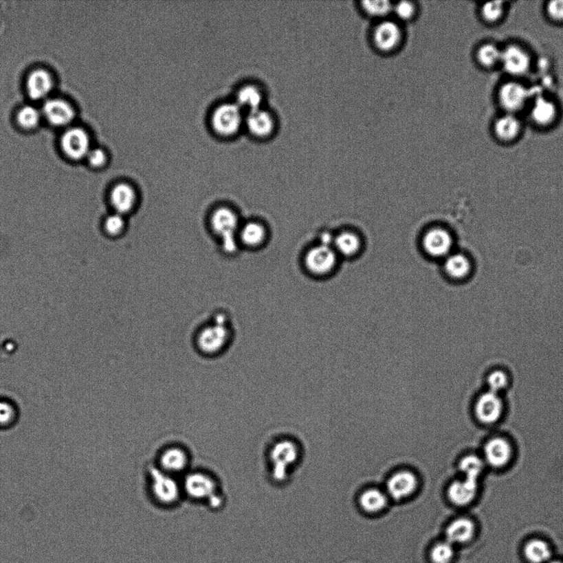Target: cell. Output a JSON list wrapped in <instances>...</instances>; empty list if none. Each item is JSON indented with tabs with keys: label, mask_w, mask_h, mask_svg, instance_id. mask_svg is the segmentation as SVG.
I'll return each instance as SVG.
<instances>
[{
	"label": "cell",
	"mask_w": 563,
	"mask_h": 563,
	"mask_svg": "<svg viewBox=\"0 0 563 563\" xmlns=\"http://www.w3.org/2000/svg\"><path fill=\"white\" fill-rule=\"evenodd\" d=\"M184 495L195 503H203L212 509L223 504V494L219 481L210 472L204 470L188 472L182 484Z\"/></svg>",
	"instance_id": "1"
},
{
	"label": "cell",
	"mask_w": 563,
	"mask_h": 563,
	"mask_svg": "<svg viewBox=\"0 0 563 563\" xmlns=\"http://www.w3.org/2000/svg\"><path fill=\"white\" fill-rule=\"evenodd\" d=\"M148 487L153 503L162 508L176 507L184 496L182 484L175 476L160 470L154 463L147 468Z\"/></svg>",
	"instance_id": "2"
},
{
	"label": "cell",
	"mask_w": 563,
	"mask_h": 563,
	"mask_svg": "<svg viewBox=\"0 0 563 563\" xmlns=\"http://www.w3.org/2000/svg\"><path fill=\"white\" fill-rule=\"evenodd\" d=\"M211 226L213 232L220 238L224 252L228 254L236 253L239 248L238 232L241 227L236 213L228 207L217 208L212 213Z\"/></svg>",
	"instance_id": "3"
},
{
	"label": "cell",
	"mask_w": 563,
	"mask_h": 563,
	"mask_svg": "<svg viewBox=\"0 0 563 563\" xmlns=\"http://www.w3.org/2000/svg\"><path fill=\"white\" fill-rule=\"evenodd\" d=\"M230 340V330L227 318L219 314L214 322L199 332L197 345L201 352L207 356H214L223 352Z\"/></svg>",
	"instance_id": "4"
},
{
	"label": "cell",
	"mask_w": 563,
	"mask_h": 563,
	"mask_svg": "<svg viewBox=\"0 0 563 563\" xmlns=\"http://www.w3.org/2000/svg\"><path fill=\"white\" fill-rule=\"evenodd\" d=\"M404 41V28L396 19L380 20L373 27L372 42L377 50L382 53L387 54L397 51Z\"/></svg>",
	"instance_id": "5"
},
{
	"label": "cell",
	"mask_w": 563,
	"mask_h": 563,
	"mask_svg": "<svg viewBox=\"0 0 563 563\" xmlns=\"http://www.w3.org/2000/svg\"><path fill=\"white\" fill-rule=\"evenodd\" d=\"M269 458L273 479L277 482H283L287 479L289 468L298 459V447L290 441H279L270 450Z\"/></svg>",
	"instance_id": "6"
},
{
	"label": "cell",
	"mask_w": 563,
	"mask_h": 563,
	"mask_svg": "<svg viewBox=\"0 0 563 563\" xmlns=\"http://www.w3.org/2000/svg\"><path fill=\"white\" fill-rule=\"evenodd\" d=\"M191 463L190 455L184 446H168L160 450L157 457V466L166 474L176 476L188 472Z\"/></svg>",
	"instance_id": "7"
},
{
	"label": "cell",
	"mask_w": 563,
	"mask_h": 563,
	"mask_svg": "<svg viewBox=\"0 0 563 563\" xmlns=\"http://www.w3.org/2000/svg\"><path fill=\"white\" fill-rule=\"evenodd\" d=\"M242 122L241 106L235 104L221 105L212 116V126L221 135H231L239 130Z\"/></svg>",
	"instance_id": "8"
},
{
	"label": "cell",
	"mask_w": 563,
	"mask_h": 563,
	"mask_svg": "<svg viewBox=\"0 0 563 563\" xmlns=\"http://www.w3.org/2000/svg\"><path fill=\"white\" fill-rule=\"evenodd\" d=\"M336 253L330 246L320 245L311 249L306 255V266L312 274L324 275L335 268Z\"/></svg>",
	"instance_id": "9"
},
{
	"label": "cell",
	"mask_w": 563,
	"mask_h": 563,
	"mask_svg": "<svg viewBox=\"0 0 563 563\" xmlns=\"http://www.w3.org/2000/svg\"><path fill=\"white\" fill-rule=\"evenodd\" d=\"M60 142L65 154L71 159H83L90 151V141L87 133L78 127H73L65 131Z\"/></svg>",
	"instance_id": "10"
},
{
	"label": "cell",
	"mask_w": 563,
	"mask_h": 563,
	"mask_svg": "<svg viewBox=\"0 0 563 563\" xmlns=\"http://www.w3.org/2000/svg\"><path fill=\"white\" fill-rule=\"evenodd\" d=\"M453 245V237L448 230L442 228L429 230L423 238V246L426 252L434 257H447Z\"/></svg>",
	"instance_id": "11"
},
{
	"label": "cell",
	"mask_w": 563,
	"mask_h": 563,
	"mask_svg": "<svg viewBox=\"0 0 563 563\" xmlns=\"http://www.w3.org/2000/svg\"><path fill=\"white\" fill-rule=\"evenodd\" d=\"M43 112L47 121L56 126L69 124L76 115L71 105L60 98H52L45 102Z\"/></svg>",
	"instance_id": "12"
},
{
	"label": "cell",
	"mask_w": 563,
	"mask_h": 563,
	"mask_svg": "<svg viewBox=\"0 0 563 563\" xmlns=\"http://www.w3.org/2000/svg\"><path fill=\"white\" fill-rule=\"evenodd\" d=\"M110 203L114 212L126 216L137 205V195L135 189L127 183H119L110 192Z\"/></svg>",
	"instance_id": "13"
},
{
	"label": "cell",
	"mask_w": 563,
	"mask_h": 563,
	"mask_svg": "<svg viewBox=\"0 0 563 563\" xmlns=\"http://www.w3.org/2000/svg\"><path fill=\"white\" fill-rule=\"evenodd\" d=\"M417 476L410 471H400L394 474L388 483V491L393 498L401 500L412 496L417 491Z\"/></svg>",
	"instance_id": "14"
},
{
	"label": "cell",
	"mask_w": 563,
	"mask_h": 563,
	"mask_svg": "<svg viewBox=\"0 0 563 563\" xmlns=\"http://www.w3.org/2000/svg\"><path fill=\"white\" fill-rule=\"evenodd\" d=\"M503 412V404L496 393L487 392L479 398L476 405V414L479 420L487 424L498 421Z\"/></svg>",
	"instance_id": "15"
},
{
	"label": "cell",
	"mask_w": 563,
	"mask_h": 563,
	"mask_svg": "<svg viewBox=\"0 0 563 563\" xmlns=\"http://www.w3.org/2000/svg\"><path fill=\"white\" fill-rule=\"evenodd\" d=\"M501 62L505 71L513 76L524 75L529 68V57L524 50L516 46H509L501 51Z\"/></svg>",
	"instance_id": "16"
},
{
	"label": "cell",
	"mask_w": 563,
	"mask_h": 563,
	"mask_svg": "<svg viewBox=\"0 0 563 563\" xmlns=\"http://www.w3.org/2000/svg\"><path fill=\"white\" fill-rule=\"evenodd\" d=\"M499 97L503 108L513 113L523 108L527 100L528 92L523 85L509 82L500 88Z\"/></svg>",
	"instance_id": "17"
},
{
	"label": "cell",
	"mask_w": 563,
	"mask_h": 563,
	"mask_svg": "<svg viewBox=\"0 0 563 563\" xmlns=\"http://www.w3.org/2000/svg\"><path fill=\"white\" fill-rule=\"evenodd\" d=\"M52 88V78L44 69H36L27 77V91L32 100H43L50 93Z\"/></svg>",
	"instance_id": "18"
},
{
	"label": "cell",
	"mask_w": 563,
	"mask_h": 563,
	"mask_svg": "<svg viewBox=\"0 0 563 563\" xmlns=\"http://www.w3.org/2000/svg\"><path fill=\"white\" fill-rule=\"evenodd\" d=\"M484 453L489 464L494 467H503L511 457V447L505 439L494 438L487 443Z\"/></svg>",
	"instance_id": "19"
},
{
	"label": "cell",
	"mask_w": 563,
	"mask_h": 563,
	"mask_svg": "<svg viewBox=\"0 0 563 563\" xmlns=\"http://www.w3.org/2000/svg\"><path fill=\"white\" fill-rule=\"evenodd\" d=\"M478 492L476 480L465 479L452 483L448 491L450 499L455 505H465L475 498Z\"/></svg>",
	"instance_id": "20"
},
{
	"label": "cell",
	"mask_w": 563,
	"mask_h": 563,
	"mask_svg": "<svg viewBox=\"0 0 563 563\" xmlns=\"http://www.w3.org/2000/svg\"><path fill=\"white\" fill-rule=\"evenodd\" d=\"M246 123L250 133L260 137H268L274 128V121L267 111L256 109L250 111Z\"/></svg>",
	"instance_id": "21"
},
{
	"label": "cell",
	"mask_w": 563,
	"mask_h": 563,
	"mask_svg": "<svg viewBox=\"0 0 563 563\" xmlns=\"http://www.w3.org/2000/svg\"><path fill=\"white\" fill-rule=\"evenodd\" d=\"M267 237L265 226L258 222H248L241 226L238 238L250 248H257L264 244Z\"/></svg>",
	"instance_id": "22"
},
{
	"label": "cell",
	"mask_w": 563,
	"mask_h": 563,
	"mask_svg": "<svg viewBox=\"0 0 563 563\" xmlns=\"http://www.w3.org/2000/svg\"><path fill=\"white\" fill-rule=\"evenodd\" d=\"M445 271L452 279H466L472 273L470 259L462 253L450 254L445 259Z\"/></svg>",
	"instance_id": "23"
},
{
	"label": "cell",
	"mask_w": 563,
	"mask_h": 563,
	"mask_svg": "<svg viewBox=\"0 0 563 563\" xmlns=\"http://www.w3.org/2000/svg\"><path fill=\"white\" fill-rule=\"evenodd\" d=\"M475 532L474 524L470 520H456L447 529L448 542L450 544H463L470 541Z\"/></svg>",
	"instance_id": "24"
},
{
	"label": "cell",
	"mask_w": 563,
	"mask_h": 563,
	"mask_svg": "<svg viewBox=\"0 0 563 563\" xmlns=\"http://www.w3.org/2000/svg\"><path fill=\"white\" fill-rule=\"evenodd\" d=\"M557 110L553 102L544 97L537 98L532 108L531 116L538 125L551 124L556 117Z\"/></svg>",
	"instance_id": "25"
},
{
	"label": "cell",
	"mask_w": 563,
	"mask_h": 563,
	"mask_svg": "<svg viewBox=\"0 0 563 563\" xmlns=\"http://www.w3.org/2000/svg\"><path fill=\"white\" fill-rule=\"evenodd\" d=\"M360 503L365 512L377 513L383 511L387 507L388 498L384 492L372 488L365 491L361 495Z\"/></svg>",
	"instance_id": "26"
},
{
	"label": "cell",
	"mask_w": 563,
	"mask_h": 563,
	"mask_svg": "<svg viewBox=\"0 0 563 563\" xmlns=\"http://www.w3.org/2000/svg\"><path fill=\"white\" fill-rule=\"evenodd\" d=\"M520 130V121L511 114L505 115L499 118L495 125L497 137L505 141L515 139L519 134Z\"/></svg>",
	"instance_id": "27"
},
{
	"label": "cell",
	"mask_w": 563,
	"mask_h": 563,
	"mask_svg": "<svg viewBox=\"0 0 563 563\" xmlns=\"http://www.w3.org/2000/svg\"><path fill=\"white\" fill-rule=\"evenodd\" d=\"M361 7L365 14L380 21L393 14V3L388 0H364L361 2Z\"/></svg>",
	"instance_id": "28"
},
{
	"label": "cell",
	"mask_w": 563,
	"mask_h": 563,
	"mask_svg": "<svg viewBox=\"0 0 563 563\" xmlns=\"http://www.w3.org/2000/svg\"><path fill=\"white\" fill-rule=\"evenodd\" d=\"M334 244L337 252L345 257H351L359 252L360 240L356 234L351 232H344L336 236Z\"/></svg>",
	"instance_id": "29"
},
{
	"label": "cell",
	"mask_w": 563,
	"mask_h": 563,
	"mask_svg": "<svg viewBox=\"0 0 563 563\" xmlns=\"http://www.w3.org/2000/svg\"><path fill=\"white\" fill-rule=\"evenodd\" d=\"M525 553L526 558L532 563H545L551 558V549L545 542L534 540L528 542L525 546Z\"/></svg>",
	"instance_id": "30"
},
{
	"label": "cell",
	"mask_w": 563,
	"mask_h": 563,
	"mask_svg": "<svg viewBox=\"0 0 563 563\" xmlns=\"http://www.w3.org/2000/svg\"><path fill=\"white\" fill-rule=\"evenodd\" d=\"M238 105L245 106L250 111L261 108L262 104V94L258 89L253 86H247L240 90L237 95Z\"/></svg>",
	"instance_id": "31"
},
{
	"label": "cell",
	"mask_w": 563,
	"mask_h": 563,
	"mask_svg": "<svg viewBox=\"0 0 563 563\" xmlns=\"http://www.w3.org/2000/svg\"><path fill=\"white\" fill-rule=\"evenodd\" d=\"M484 463L483 460L475 455H468L460 462V470L467 479L476 480L482 474Z\"/></svg>",
	"instance_id": "32"
},
{
	"label": "cell",
	"mask_w": 563,
	"mask_h": 563,
	"mask_svg": "<svg viewBox=\"0 0 563 563\" xmlns=\"http://www.w3.org/2000/svg\"><path fill=\"white\" fill-rule=\"evenodd\" d=\"M417 14L416 3L412 1H400L393 3V14L395 15L396 20L401 23L412 21Z\"/></svg>",
	"instance_id": "33"
},
{
	"label": "cell",
	"mask_w": 563,
	"mask_h": 563,
	"mask_svg": "<svg viewBox=\"0 0 563 563\" xmlns=\"http://www.w3.org/2000/svg\"><path fill=\"white\" fill-rule=\"evenodd\" d=\"M41 120L39 111L32 106H23L18 114V121L22 127L25 129H34Z\"/></svg>",
	"instance_id": "34"
},
{
	"label": "cell",
	"mask_w": 563,
	"mask_h": 563,
	"mask_svg": "<svg viewBox=\"0 0 563 563\" xmlns=\"http://www.w3.org/2000/svg\"><path fill=\"white\" fill-rule=\"evenodd\" d=\"M478 59L484 67H492L500 61L501 51L494 45H484L478 50Z\"/></svg>",
	"instance_id": "35"
},
{
	"label": "cell",
	"mask_w": 563,
	"mask_h": 563,
	"mask_svg": "<svg viewBox=\"0 0 563 563\" xmlns=\"http://www.w3.org/2000/svg\"><path fill=\"white\" fill-rule=\"evenodd\" d=\"M125 216L114 212L106 217L104 220V230L109 235L117 237L120 235L126 229Z\"/></svg>",
	"instance_id": "36"
},
{
	"label": "cell",
	"mask_w": 563,
	"mask_h": 563,
	"mask_svg": "<svg viewBox=\"0 0 563 563\" xmlns=\"http://www.w3.org/2000/svg\"><path fill=\"white\" fill-rule=\"evenodd\" d=\"M453 544L450 542H441L431 551V559L434 563H450L454 558Z\"/></svg>",
	"instance_id": "37"
},
{
	"label": "cell",
	"mask_w": 563,
	"mask_h": 563,
	"mask_svg": "<svg viewBox=\"0 0 563 563\" xmlns=\"http://www.w3.org/2000/svg\"><path fill=\"white\" fill-rule=\"evenodd\" d=\"M482 13L485 19L489 22H495L498 20L503 14V2L495 1L487 3L484 5Z\"/></svg>",
	"instance_id": "38"
},
{
	"label": "cell",
	"mask_w": 563,
	"mask_h": 563,
	"mask_svg": "<svg viewBox=\"0 0 563 563\" xmlns=\"http://www.w3.org/2000/svg\"><path fill=\"white\" fill-rule=\"evenodd\" d=\"M507 377L503 372L495 371L491 374L488 377V385L490 388V391L497 393L505 388L507 385Z\"/></svg>",
	"instance_id": "39"
},
{
	"label": "cell",
	"mask_w": 563,
	"mask_h": 563,
	"mask_svg": "<svg viewBox=\"0 0 563 563\" xmlns=\"http://www.w3.org/2000/svg\"><path fill=\"white\" fill-rule=\"evenodd\" d=\"M547 11L551 18L556 21H563V0H554L549 3Z\"/></svg>",
	"instance_id": "40"
},
{
	"label": "cell",
	"mask_w": 563,
	"mask_h": 563,
	"mask_svg": "<svg viewBox=\"0 0 563 563\" xmlns=\"http://www.w3.org/2000/svg\"><path fill=\"white\" fill-rule=\"evenodd\" d=\"M14 417V409L10 404L0 402V425L9 424Z\"/></svg>",
	"instance_id": "41"
},
{
	"label": "cell",
	"mask_w": 563,
	"mask_h": 563,
	"mask_svg": "<svg viewBox=\"0 0 563 563\" xmlns=\"http://www.w3.org/2000/svg\"><path fill=\"white\" fill-rule=\"evenodd\" d=\"M90 165L96 168L101 167L106 163V154L104 150L94 149L90 150L87 155Z\"/></svg>",
	"instance_id": "42"
},
{
	"label": "cell",
	"mask_w": 563,
	"mask_h": 563,
	"mask_svg": "<svg viewBox=\"0 0 563 563\" xmlns=\"http://www.w3.org/2000/svg\"><path fill=\"white\" fill-rule=\"evenodd\" d=\"M331 238L332 237L330 235V234L324 233L323 237L322 238V244L324 245V246L330 245L331 242Z\"/></svg>",
	"instance_id": "43"
},
{
	"label": "cell",
	"mask_w": 563,
	"mask_h": 563,
	"mask_svg": "<svg viewBox=\"0 0 563 563\" xmlns=\"http://www.w3.org/2000/svg\"><path fill=\"white\" fill-rule=\"evenodd\" d=\"M550 563H563V562H550Z\"/></svg>",
	"instance_id": "44"
}]
</instances>
